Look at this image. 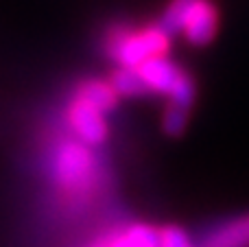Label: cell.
Here are the masks:
<instances>
[{"instance_id":"2","label":"cell","mask_w":249,"mask_h":247,"mask_svg":"<svg viewBox=\"0 0 249 247\" xmlns=\"http://www.w3.org/2000/svg\"><path fill=\"white\" fill-rule=\"evenodd\" d=\"M55 182L68 195H90L96 184V160L86 142H64L53 162Z\"/></svg>"},{"instance_id":"6","label":"cell","mask_w":249,"mask_h":247,"mask_svg":"<svg viewBox=\"0 0 249 247\" xmlns=\"http://www.w3.org/2000/svg\"><path fill=\"white\" fill-rule=\"evenodd\" d=\"M199 247H249V212L216 226Z\"/></svg>"},{"instance_id":"4","label":"cell","mask_w":249,"mask_h":247,"mask_svg":"<svg viewBox=\"0 0 249 247\" xmlns=\"http://www.w3.org/2000/svg\"><path fill=\"white\" fill-rule=\"evenodd\" d=\"M219 26V11L212 0H195L188 7L181 24V33L193 46H206L214 39Z\"/></svg>"},{"instance_id":"12","label":"cell","mask_w":249,"mask_h":247,"mask_svg":"<svg viewBox=\"0 0 249 247\" xmlns=\"http://www.w3.org/2000/svg\"><path fill=\"white\" fill-rule=\"evenodd\" d=\"M195 99H197V86H195V79L190 77L188 72L181 74V79L175 83V88L168 94V101L181 105V107L190 109L195 105Z\"/></svg>"},{"instance_id":"5","label":"cell","mask_w":249,"mask_h":247,"mask_svg":"<svg viewBox=\"0 0 249 247\" xmlns=\"http://www.w3.org/2000/svg\"><path fill=\"white\" fill-rule=\"evenodd\" d=\"M138 72L144 79V83L149 86L151 92L171 94V90L175 88V83L179 81L186 70L179 68V66L173 59H168L166 55H160V57H151V59L142 61V64L138 66Z\"/></svg>"},{"instance_id":"8","label":"cell","mask_w":249,"mask_h":247,"mask_svg":"<svg viewBox=\"0 0 249 247\" xmlns=\"http://www.w3.org/2000/svg\"><path fill=\"white\" fill-rule=\"evenodd\" d=\"M77 94L83 96L86 101H90L101 112H109V109H114L118 105V92L114 90V86L109 81H99V79L83 81L79 86Z\"/></svg>"},{"instance_id":"10","label":"cell","mask_w":249,"mask_h":247,"mask_svg":"<svg viewBox=\"0 0 249 247\" xmlns=\"http://www.w3.org/2000/svg\"><path fill=\"white\" fill-rule=\"evenodd\" d=\"M195 0H171L168 7L164 9L162 18H160L158 24L166 31L168 35H179L181 33V24H184V16L188 11V7L193 4Z\"/></svg>"},{"instance_id":"7","label":"cell","mask_w":249,"mask_h":247,"mask_svg":"<svg viewBox=\"0 0 249 247\" xmlns=\"http://www.w3.org/2000/svg\"><path fill=\"white\" fill-rule=\"evenodd\" d=\"M105 247H162V232L151 226H131L114 234Z\"/></svg>"},{"instance_id":"9","label":"cell","mask_w":249,"mask_h":247,"mask_svg":"<svg viewBox=\"0 0 249 247\" xmlns=\"http://www.w3.org/2000/svg\"><path fill=\"white\" fill-rule=\"evenodd\" d=\"M109 83L114 86V90L118 92V96H144L151 94L149 86L144 83V79L140 77L138 68H127V66H118L109 77Z\"/></svg>"},{"instance_id":"1","label":"cell","mask_w":249,"mask_h":247,"mask_svg":"<svg viewBox=\"0 0 249 247\" xmlns=\"http://www.w3.org/2000/svg\"><path fill=\"white\" fill-rule=\"evenodd\" d=\"M105 53L118 66L138 68L142 61L151 57L166 55L171 48V35L155 22V24L131 29L127 24H112L105 33Z\"/></svg>"},{"instance_id":"11","label":"cell","mask_w":249,"mask_h":247,"mask_svg":"<svg viewBox=\"0 0 249 247\" xmlns=\"http://www.w3.org/2000/svg\"><path fill=\"white\" fill-rule=\"evenodd\" d=\"M188 114H190V109H186V107H181V105L168 101L166 109H164V116H162L164 134H168V136H181L184 134L186 123H188Z\"/></svg>"},{"instance_id":"3","label":"cell","mask_w":249,"mask_h":247,"mask_svg":"<svg viewBox=\"0 0 249 247\" xmlns=\"http://www.w3.org/2000/svg\"><path fill=\"white\" fill-rule=\"evenodd\" d=\"M103 114L105 112H101L90 101L77 94L68 107V123L83 142L96 147L107 140V123H105Z\"/></svg>"}]
</instances>
